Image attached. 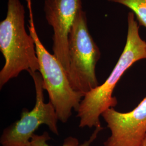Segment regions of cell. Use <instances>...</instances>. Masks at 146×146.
Wrapping results in <instances>:
<instances>
[{
    "mask_svg": "<svg viewBox=\"0 0 146 146\" xmlns=\"http://www.w3.org/2000/svg\"><path fill=\"white\" fill-rule=\"evenodd\" d=\"M127 23L125 46L114 68L104 83L85 94L80 103L77 111L80 128L101 125L100 116L117 104L113 93L122 76L134 63L146 59V42L140 36L138 22L132 11L128 14Z\"/></svg>",
    "mask_w": 146,
    "mask_h": 146,
    "instance_id": "6da1fadb",
    "label": "cell"
},
{
    "mask_svg": "<svg viewBox=\"0 0 146 146\" xmlns=\"http://www.w3.org/2000/svg\"><path fill=\"white\" fill-rule=\"evenodd\" d=\"M0 50L5 60L0 88L22 71H39L35 41L27 33L25 10L20 0H8L7 15L0 22Z\"/></svg>",
    "mask_w": 146,
    "mask_h": 146,
    "instance_id": "7a4b0ae2",
    "label": "cell"
},
{
    "mask_svg": "<svg viewBox=\"0 0 146 146\" xmlns=\"http://www.w3.org/2000/svg\"><path fill=\"white\" fill-rule=\"evenodd\" d=\"M29 34L34 38L43 88L48 94L58 120L66 123L72 114V110L78 111L84 94L72 88L68 75L62 64L44 47L35 30L33 21H29Z\"/></svg>",
    "mask_w": 146,
    "mask_h": 146,
    "instance_id": "3957f363",
    "label": "cell"
},
{
    "mask_svg": "<svg viewBox=\"0 0 146 146\" xmlns=\"http://www.w3.org/2000/svg\"><path fill=\"white\" fill-rule=\"evenodd\" d=\"M68 42V79L74 90L85 95L100 85L95 67L101 52L89 31L86 13L83 10L78 12Z\"/></svg>",
    "mask_w": 146,
    "mask_h": 146,
    "instance_id": "277c9868",
    "label": "cell"
},
{
    "mask_svg": "<svg viewBox=\"0 0 146 146\" xmlns=\"http://www.w3.org/2000/svg\"><path fill=\"white\" fill-rule=\"evenodd\" d=\"M28 73L35 86V106L31 110L23 108L20 119L4 129L0 139L1 146H30L31 137L42 125H47L54 134L59 135L58 119L55 108L49 101L44 102L41 75L39 72Z\"/></svg>",
    "mask_w": 146,
    "mask_h": 146,
    "instance_id": "5b68a950",
    "label": "cell"
},
{
    "mask_svg": "<svg viewBox=\"0 0 146 146\" xmlns=\"http://www.w3.org/2000/svg\"><path fill=\"white\" fill-rule=\"evenodd\" d=\"M44 11L48 23L54 31L53 54L69 75V35L78 12L82 10V0H44Z\"/></svg>",
    "mask_w": 146,
    "mask_h": 146,
    "instance_id": "8992f818",
    "label": "cell"
},
{
    "mask_svg": "<svg viewBox=\"0 0 146 146\" xmlns=\"http://www.w3.org/2000/svg\"><path fill=\"white\" fill-rule=\"evenodd\" d=\"M101 116L111 135L104 146H139L146 135V98L128 113L110 108Z\"/></svg>",
    "mask_w": 146,
    "mask_h": 146,
    "instance_id": "52a82bcc",
    "label": "cell"
},
{
    "mask_svg": "<svg viewBox=\"0 0 146 146\" xmlns=\"http://www.w3.org/2000/svg\"><path fill=\"white\" fill-rule=\"evenodd\" d=\"M103 129L101 125L95 128L94 132L90 136L88 140L84 141V143L80 144L78 139L73 136H69L65 139L63 141L62 146H90L91 144L94 142L100 131ZM51 139V137L47 131H44L41 135H37L34 134L31 137L30 146H52L49 145L47 141Z\"/></svg>",
    "mask_w": 146,
    "mask_h": 146,
    "instance_id": "ba28073f",
    "label": "cell"
},
{
    "mask_svg": "<svg viewBox=\"0 0 146 146\" xmlns=\"http://www.w3.org/2000/svg\"><path fill=\"white\" fill-rule=\"evenodd\" d=\"M125 5L134 14L140 26L146 28V0H107Z\"/></svg>",
    "mask_w": 146,
    "mask_h": 146,
    "instance_id": "9c48e42d",
    "label": "cell"
},
{
    "mask_svg": "<svg viewBox=\"0 0 146 146\" xmlns=\"http://www.w3.org/2000/svg\"><path fill=\"white\" fill-rule=\"evenodd\" d=\"M139 146H146V135L145 137H144L143 141H142L140 145Z\"/></svg>",
    "mask_w": 146,
    "mask_h": 146,
    "instance_id": "30bf717a",
    "label": "cell"
}]
</instances>
